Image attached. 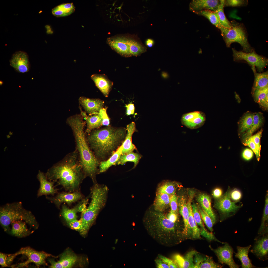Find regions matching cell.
Instances as JSON below:
<instances>
[{"instance_id":"f6af8a7d","label":"cell","mask_w":268,"mask_h":268,"mask_svg":"<svg viewBox=\"0 0 268 268\" xmlns=\"http://www.w3.org/2000/svg\"><path fill=\"white\" fill-rule=\"evenodd\" d=\"M202 219L209 230L213 231V226L214 224L209 216L201 208L200 205L197 204Z\"/></svg>"},{"instance_id":"6da1fadb","label":"cell","mask_w":268,"mask_h":268,"mask_svg":"<svg viewBox=\"0 0 268 268\" xmlns=\"http://www.w3.org/2000/svg\"><path fill=\"white\" fill-rule=\"evenodd\" d=\"M45 175L49 180L56 183L70 192L79 191L86 177L76 149L49 169Z\"/></svg>"},{"instance_id":"ab89813d","label":"cell","mask_w":268,"mask_h":268,"mask_svg":"<svg viewBox=\"0 0 268 268\" xmlns=\"http://www.w3.org/2000/svg\"><path fill=\"white\" fill-rule=\"evenodd\" d=\"M268 196L267 195L265 201V207L261 224L258 232V234L263 235L267 232L268 230Z\"/></svg>"},{"instance_id":"ac0fdd59","label":"cell","mask_w":268,"mask_h":268,"mask_svg":"<svg viewBox=\"0 0 268 268\" xmlns=\"http://www.w3.org/2000/svg\"><path fill=\"white\" fill-rule=\"evenodd\" d=\"M78 260L77 256L70 252L66 251L61 256L60 260L57 262L52 259L49 261L51 264V268H69L73 266Z\"/></svg>"},{"instance_id":"03108f58","label":"cell","mask_w":268,"mask_h":268,"mask_svg":"<svg viewBox=\"0 0 268 268\" xmlns=\"http://www.w3.org/2000/svg\"><path fill=\"white\" fill-rule=\"evenodd\" d=\"M3 82L2 81H0V86L2 85L3 84Z\"/></svg>"},{"instance_id":"74e56055","label":"cell","mask_w":268,"mask_h":268,"mask_svg":"<svg viewBox=\"0 0 268 268\" xmlns=\"http://www.w3.org/2000/svg\"><path fill=\"white\" fill-rule=\"evenodd\" d=\"M253 122V114L246 113L241 118L239 122L240 134L245 133L250 128Z\"/></svg>"},{"instance_id":"9a60e30c","label":"cell","mask_w":268,"mask_h":268,"mask_svg":"<svg viewBox=\"0 0 268 268\" xmlns=\"http://www.w3.org/2000/svg\"><path fill=\"white\" fill-rule=\"evenodd\" d=\"M129 38L123 36L109 38L107 42L110 46L118 53L125 57L131 56Z\"/></svg>"},{"instance_id":"91938a15","label":"cell","mask_w":268,"mask_h":268,"mask_svg":"<svg viewBox=\"0 0 268 268\" xmlns=\"http://www.w3.org/2000/svg\"><path fill=\"white\" fill-rule=\"evenodd\" d=\"M167 215L169 219L174 223H176L178 219V214L171 211Z\"/></svg>"},{"instance_id":"30bf717a","label":"cell","mask_w":268,"mask_h":268,"mask_svg":"<svg viewBox=\"0 0 268 268\" xmlns=\"http://www.w3.org/2000/svg\"><path fill=\"white\" fill-rule=\"evenodd\" d=\"M231 191L230 187L226 193L220 198L217 199L215 203V206L225 218L234 215L241 206L235 204L236 202L232 201L230 197Z\"/></svg>"},{"instance_id":"ba28073f","label":"cell","mask_w":268,"mask_h":268,"mask_svg":"<svg viewBox=\"0 0 268 268\" xmlns=\"http://www.w3.org/2000/svg\"><path fill=\"white\" fill-rule=\"evenodd\" d=\"M232 50L234 61L244 60L251 66L252 68H256L260 72L268 65V59L257 54L254 50L251 52L246 53L237 51L234 48Z\"/></svg>"},{"instance_id":"be15d7a7","label":"cell","mask_w":268,"mask_h":268,"mask_svg":"<svg viewBox=\"0 0 268 268\" xmlns=\"http://www.w3.org/2000/svg\"><path fill=\"white\" fill-rule=\"evenodd\" d=\"M16 256L14 254H7L6 258V263L8 266L11 264Z\"/></svg>"},{"instance_id":"7a4b0ae2","label":"cell","mask_w":268,"mask_h":268,"mask_svg":"<svg viewBox=\"0 0 268 268\" xmlns=\"http://www.w3.org/2000/svg\"><path fill=\"white\" fill-rule=\"evenodd\" d=\"M127 133L125 128L108 126L92 131L88 134L87 139L95 157L99 160L103 161L110 157L122 145Z\"/></svg>"},{"instance_id":"c3c4849f","label":"cell","mask_w":268,"mask_h":268,"mask_svg":"<svg viewBox=\"0 0 268 268\" xmlns=\"http://www.w3.org/2000/svg\"><path fill=\"white\" fill-rule=\"evenodd\" d=\"M247 0H225V6L236 7L243 6L247 3Z\"/></svg>"},{"instance_id":"4316f807","label":"cell","mask_w":268,"mask_h":268,"mask_svg":"<svg viewBox=\"0 0 268 268\" xmlns=\"http://www.w3.org/2000/svg\"><path fill=\"white\" fill-rule=\"evenodd\" d=\"M26 223L21 220L12 222V228L8 233L13 236L20 238L29 235L31 232L27 228Z\"/></svg>"},{"instance_id":"8fae6325","label":"cell","mask_w":268,"mask_h":268,"mask_svg":"<svg viewBox=\"0 0 268 268\" xmlns=\"http://www.w3.org/2000/svg\"><path fill=\"white\" fill-rule=\"evenodd\" d=\"M206 120L205 114L200 111H195L183 114L182 116V124L188 128L196 129L202 127Z\"/></svg>"},{"instance_id":"681fc988","label":"cell","mask_w":268,"mask_h":268,"mask_svg":"<svg viewBox=\"0 0 268 268\" xmlns=\"http://www.w3.org/2000/svg\"><path fill=\"white\" fill-rule=\"evenodd\" d=\"M178 197L175 194L170 196L169 206L171 208L170 211L178 214Z\"/></svg>"},{"instance_id":"680465c9","label":"cell","mask_w":268,"mask_h":268,"mask_svg":"<svg viewBox=\"0 0 268 268\" xmlns=\"http://www.w3.org/2000/svg\"><path fill=\"white\" fill-rule=\"evenodd\" d=\"M126 114L127 115L133 114L135 111V107L134 104L130 103L126 105Z\"/></svg>"},{"instance_id":"bcb514c9","label":"cell","mask_w":268,"mask_h":268,"mask_svg":"<svg viewBox=\"0 0 268 268\" xmlns=\"http://www.w3.org/2000/svg\"><path fill=\"white\" fill-rule=\"evenodd\" d=\"M243 143L244 145L249 147L253 151L256 155L257 160L259 161L260 157V150L256 145L251 137L243 141Z\"/></svg>"},{"instance_id":"9f6ffc18","label":"cell","mask_w":268,"mask_h":268,"mask_svg":"<svg viewBox=\"0 0 268 268\" xmlns=\"http://www.w3.org/2000/svg\"><path fill=\"white\" fill-rule=\"evenodd\" d=\"M253 153L251 149L247 148L245 149L242 153V156L244 159L246 160H249L253 157Z\"/></svg>"},{"instance_id":"e7e4bbea","label":"cell","mask_w":268,"mask_h":268,"mask_svg":"<svg viewBox=\"0 0 268 268\" xmlns=\"http://www.w3.org/2000/svg\"><path fill=\"white\" fill-rule=\"evenodd\" d=\"M146 43V45L148 47H151L153 45L154 42L152 39H149L147 40Z\"/></svg>"},{"instance_id":"277c9868","label":"cell","mask_w":268,"mask_h":268,"mask_svg":"<svg viewBox=\"0 0 268 268\" xmlns=\"http://www.w3.org/2000/svg\"><path fill=\"white\" fill-rule=\"evenodd\" d=\"M143 223L149 234L163 245H169L171 240L177 235L176 222L171 221L162 212L148 211L143 218Z\"/></svg>"},{"instance_id":"52a82bcc","label":"cell","mask_w":268,"mask_h":268,"mask_svg":"<svg viewBox=\"0 0 268 268\" xmlns=\"http://www.w3.org/2000/svg\"><path fill=\"white\" fill-rule=\"evenodd\" d=\"M231 23V28L221 26L219 29L226 46L230 47L232 43L237 42L242 47L243 51L249 53L253 51L248 42L247 32L243 25L234 20Z\"/></svg>"},{"instance_id":"f35d334b","label":"cell","mask_w":268,"mask_h":268,"mask_svg":"<svg viewBox=\"0 0 268 268\" xmlns=\"http://www.w3.org/2000/svg\"><path fill=\"white\" fill-rule=\"evenodd\" d=\"M196 14L204 16L207 18L216 27L220 29L222 26L220 24L218 14L215 11L209 10H203Z\"/></svg>"},{"instance_id":"5b68a950","label":"cell","mask_w":268,"mask_h":268,"mask_svg":"<svg viewBox=\"0 0 268 268\" xmlns=\"http://www.w3.org/2000/svg\"><path fill=\"white\" fill-rule=\"evenodd\" d=\"M93 183L90 189V203L85 211L81 213L80 218L82 228L80 233L83 235L87 233L99 214L105 207L107 199L108 192L107 187L97 182Z\"/></svg>"},{"instance_id":"60d3db41","label":"cell","mask_w":268,"mask_h":268,"mask_svg":"<svg viewBox=\"0 0 268 268\" xmlns=\"http://www.w3.org/2000/svg\"><path fill=\"white\" fill-rule=\"evenodd\" d=\"M225 0H221L220 3L217 9L215 11L218 14L220 25L223 27L228 28L231 27V23L226 18L225 14L224 8L225 7Z\"/></svg>"},{"instance_id":"f546056e","label":"cell","mask_w":268,"mask_h":268,"mask_svg":"<svg viewBox=\"0 0 268 268\" xmlns=\"http://www.w3.org/2000/svg\"><path fill=\"white\" fill-rule=\"evenodd\" d=\"M170 196L166 193L156 192L153 203L155 210L162 212L167 209L169 206Z\"/></svg>"},{"instance_id":"11a10c76","label":"cell","mask_w":268,"mask_h":268,"mask_svg":"<svg viewBox=\"0 0 268 268\" xmlns=\"http://www.w3.org/2000/svg\"><path fill=\"white\" fill-rule=\"evenodd\" d=\"M262 132V130H261L255 134L251 136L256 145L260 150L261 146L260 145V141Z\"/></svg>"},{"instance_id":"9c48e42d","label":"cell","mask_w":268,"mask_h":268,"mask_svg":"<svg viewBox=\"0 0 268 268\" xmlns=\"http://www.w3.org/2000/svg\"><path fill=\"white\" fill-rule=\"evenodd\" d=\"M14 254L16 256L21 254L24 255L28 258L26 261L19 264L15 266L16 268L26 266L31 263H34L37 267L41 265H46L45 259L48 257L53 256L43 251H36L29 247L22 248Z\"/></svg>"},{"instance_id":"7dc6e473","label":"cell","mask_w":268,"mask_h":268,"mask_svg":"<svg viewBox=\"0 0 268 268\" xmlns=\"http://www.w3.org/2000/svg\"><path fill=\"white\" fill-rule=\"evenodd\" d=\"M89 195L86 198L84 197L74 206L77 212L82 213L85 211L87 207V205L89 203Z\"/></svg>"},{"instance_id":"4dcf8cb0","label":"cell","mask_w":268,"mask_h":268,"mask_svg":"<svg viewBox=\"0 0 268 268\" xmlns=\"http://www.w3.org/2000/svg\"><path fill=\"white\" fill-rule=\"evenodd\" d=\"M254 74L255 79L253 92L256 90H261L268 87V73H257L256 68H252Z\"/></svg>"},{"instance_id":"d6986e66","label":"cell","mask_w":268,"mask_h":268,"mask_svg":"<svg viewBox=\"0 0 268 268\" xmlns=\"http://www.w3.org/2000/svg\"><path fill=\"white\" fill-rule=\"evenodd\" d=\"M178 206L180 213L182 216L184 222L183 234L186 236L192 235V231L188 222L189 212L186 197L183 195L178 197Z\"/></svg>"},{"instance_id":"6f0895ef","label":"cell","mask_w":268,"mask_h":268,"mask_svg":"<svg viewBox=\"0 0 268 268\" xmlns=\"http://www.w3.org/2000/svg\"><path fill=\"white\" fill-rule=\"evenodd\" d=\"M223 191L222 189L219 188H216L212 191V195L213 197L216 199L220 198L222 196Z\"/></svg>"},{"instance_id":"816d5d0a","label":"cell","mask_w":268,"mask_h":268,"mask_svg":"<svg viewBox=\"0 0 268 268\" xmlns=\"http://www.w3.org/2000/svg\"><path fill=\"white\" fill-rule=\"evenodd\" d=\"M72 229L80 232L82 228V221L81 218L79 220H74L67 223Z\"/></svg>"},{"instance_id":"94428289","label":"cell","mask_w":268,"mask_h":268,"mask_svg":"<svg viewBox=\"0 0 268 268\" xmlns=\"http://www.w3.org/2000/svg\"><path fill=\"white\" fill-rule=\"evenodd\" d=\"M7 255V254L0 253V264L2 267L9 266L6 263V258Z\"/></svg>"},{"instance_id":"b9f144b4","label":"cell","mask_w":268,"mask_h":268,"mask_svg":"<svg viewBox=\"0 0 268 268\" xmlns=\"http://www.w3.org/2000/svg\"><path fill=\"white\" fill-rule=\"evenodd\" d=\"M77 212L74 207L70 209L65 204L62 205L61 215L67 223L77 219Z\"/></svg>"},{"instance_id":"2e32d148","label":"cell","mask_w":268,"mask_h":268,"mask_svg":"<svg viewBox=\"0 0 268 268\" xmlns=\"http://www.w3.org/2000/svg\"><path fill=\"white\" fill-rule=\"evenodd\" d=\"M220 1L218 0H192L189 4V9L196 14L205 10L215 11Z\"/></svg>"},{"instance_id":"5bb4252c","label":"cell","mask_w":268,"mask_h":268,"mask_svg":"<svg viewBox=\"0 0 268 268\" xmlns=\"http://www.w3.org/2000/svg\"><path fill=\"white\" fill-rule=\"evenodd\" d=\"M10 65L19 73L28 72L30 64L28 55L24 52L19 51L15 52L10 60Z\"/></svg>"},{"instance_id":"3957f363","label":"cell","mask_w":268,"mask_h":268,"mask_svg":"<svg viewBox=\"0 0 268 268\" xmlns=\"http://www.w3.org/2000/svg\"><path fill=\"white\" fill-rule=\"evenodd\" d=\"M67 122L72 130L80 163L86 177H89L93 183L97 182L96 175L99 173L100 163L91 149L84 131V123L79 116L71 117Z\"/></svg>"},{"instance_id":"cb8c5ba5","label":"cell","mask_w":268,"mask_h":268,"mask_svg":"<svg viewBox=\"0 0 268 268\" xmlns=\"http://www.w3.org/2000/svg\"><path fill=\"white\" fill-rule=\"evenodd\" d=\"M194 194V192H191L189 193L187 201V205L189 212L188 222L192 231V237L197 239L201 238V229L198 227L193 216L191 203Z\"/></svg>"},{"instance_id":"1f68e13d","label":"cell","mask_w":268,"mask_h":268,"mask_svg":"<svg viewBox=\"0 0 268 268\" xmlns=\"http://www.w3.org/2000/svg\"><path fill=\"white\" fill-rule=\"evenodd\" d=\"M264 121L263 116L261 113L253 114V122L250 128L243 134L242 137L243 141L248 139L262 125Z\"/></svg>"},{"instance_id":"e0dca14e","label":"cell","mask_w":268,"mask_h":268,"mask_svg":"<svg viewBox=\"0 0 268 268\" xmlns=\"http://www.w3.org/2000/svg\"><path fill=\"white\" fill-rule=\"evenodd\" d=\"M37 178L39 182L40 187L37 194L38 197L42 195H51L54 196L58 193V189L55 188L54 183L47 178L45 174L39 171Z\"/></svg>"},{"instance_id":"83f0119b","label":"cell","mask_w":268,"mask_h":268,"mask_svg":"<svg viewBox=\"0 0 268 268\" xmlns=\"http://www.w3.org/2000/svg\"><path fill=\"white\" fill-rule=\"evenodd\" d=\"M251 246L250 245L245 247L237 246V253L235 256L238 259L241 263L242 268H252L256 267L252 263L251 260L248 256V253Z\"/></svg>"},{"instance_id":"d6a6232c","label":"cell","mask_w":268,"mask_h":268,"mask_svg":"<svg viewBox=\"0 0 268 268\" xmlns=\"http://www.w3.org/2000/svg\"><path fill=\"white\" fill-rule=\"evenodd\" d=\"M75 7L72 3H65L59 5L53 8L52 13L57 17L67 16L75 11Z\"/></svg>"},{"instance_id":"7c38bea8","label":"cell","mask_w":268,"mask_h":268,"mask_svg":"<svg viewBox=\"0 0 268 268\" xmlns=\"http://www.w3.org/2000/svg\"><path fill=\"white\" fill-rule=\"evenodd\" d=\"M211 249L214 252L222 264H226L230 268H238L239 266L235 263L233 257V250L232 248L228 243L216 249Z\"/></svg>"},{"instance_id":"6125c7cd","label":"cell","mask_w":268,"mask_h":268,"mask_svg":"<svg viewBox=\"0 0 268 268\" xmlns=\"http://www.w3.org/2000/svg\"><path fill=\"white\" fill-rule=\"evenodd\" d=\"M155 261L157 265V268H168L169 267L168 265L164 263L160 259H156Z\"/></svg>"},{"instance_id":"d4e9b609","label":"cell","mask_w":268,"mask_h":268,"mask_svg":"<svg viewBox=\"0 0 268 268\" xmlns=\"http://www.w3.org/2000/svg\"><path fill=\"white\" fill-rule=\"evenodd\" d=\"M197 200L202 209L210 217L214 224L216 216L211 207L210 197L206 194L201 193L197 196Z\"/></svg>"},{"instance_id":"db71d44e","label":"cell","mask_w":268,"mask_h":268,"mask_svg":"<svg viewBox=\"0 0 268 268\" xmlns=\"http://www.w3.org/2000/svg\"><path fill=\"white\" fill-rule=\"evenodd\" d=\"M158 257L159 259L168 265L169 268H179L178 265L173 260L160 254L158 255Z\"/></svg>"},{"instance_id":"4fadbf2b","label":"cell","mask_w":268,"mask_h":268,"mask_svg":"<svg viewBox=\"0 0 268 268\" xmlns=\"http://www.w3.org/2000/svg\"><path fill=\"white\" fill-rule=\"evenodd\" d=\"M47 198L59 208L62 203H66L68 205L84 198V196L79 191L73 192H63L54 197H47Z\"/></svg>"},{"instance_id":"8d00e7d4","label":"cell","mask_w":268,"mask_h":268,"mask_svg":"<svg viewBox=\"0 0 268 268\" xmlns=\"http://www.w3.org/2000/svg\"><path fill=\"white\" fill-rule=\"evenodd\" d=\"M178 185V183L175 181H165L159 185L156 192L165 193L171 196L175 194Z\"/></svg>"},{"instance_id":"ee69618b","label":"cell","mask_w":268,"mask_h":268,"mask_svg":"<svg viewBox=\"0 0 268 268\" xmlns=\"http://www.w3.org/2000/svg\"><path fill=\"white\" fill-rule=\"evenodd\" d=\"M193 216L197 224L201 228V230L207 231L205 228L197 204L193 202L191 204Z\"/></svg>"},{"instance_id":"8992f818","label":"cell","mask_w":268,"mask_h":268,"mask_svg":"<svg viewBox=\"0 0 268 268\" xmlns=\"http://www.w3.org/2000/svg\"><path fill=\"white\" fill-rule=\"evenodd\" d=\"M19 220L24 221L35 229L39 226L34 215L24 208L21 202L8 203L0 207V222L5 232L8 233L11 223Z\"/></svg>"},{"instance_id":"e575fe53","label":"cell","mask_w":268,"mask_h":268,"mask_svg":"<svg viewBox=\"0 0 268 268\" xmlns=\"http://www.w3.org/2000/svg\"><path fill=\"white\" fill-rule=\"evenodd\" d=\"M268 87L265 89L256 90L253 91V94L255 102L261 106L268 109Z\"/></svg>"},{"instance_id":"7bdbcfd3","label":"cell","mask_w":268,"mask_h":268,"mask_svg":"<svg viewBox=\"0 0 268 268\" xmlns=\"http://www.w3.org/2000/svg\"><path fill=\"white\" fill-rule=\"evenodd\" d=\"M128 42L131 56H137L145 51V48L136 41L129 38Z\"/></svg>"},{"instance_id":"603a6c76","label":"cell","mask_w":268,"mask_h":268,"mask_svg":"<svg viewBox=\"0 0 268 268\" xmlns=\"http://www.w3.org/2000/svg\"><path fill=\"white\" fill-rule=\"evenodd\" d=\"M127 134L122 145L123 150L122 154L133 152L137 149L132 142V138L134 133L136 131L135 123L132 122L128 125L126 127Z\"/></svg>"},{"instance_id":"ffe728a7","label":"cell","mask_w":268,"mask_h":268,"mask_svg":"<svg viewBox=\"0 0 268 268\" xmlns=\"http://www.w3.org/2000/svg\"><path fill=\"white\" fill-rule=\"evenodd\" d=\"M79 102L85 110L90 114L98 113L100 110L103 108L104 101L97 99H90L84 97L79 99Z\"/></svg>"},{"instance_id":"44dd1931","label":"cell","mask_w":268,"mask_h":268,"mask_svg":"<svg viewBox=\"0 0 268 268\" xmlns=\"http://www.w3.org/2000/svg\"><path fill=\"white\" fill-rule=\"evenodd\" d=\"M251 252L259 259H267L268 254V235H264L257 239Z\"/></svg>"},{"instance_id":"f5cc1de1","label":"cell","mask_w":268,"mask_h":268,"mask_svg":"<svg viewBox=\"0 0 268 268\" xmlns=\"http://www.w3.org/2000/svg\"><path fill=\"white\" fill-rule=\"evenodd\" d=\"M230 197L231 200L234 202H237L239 201L242 197L241 192L239 190L234 189L231 191Z\"/></svg>"},{"instance_id":"f907efd6","label":"cell","mask_w":268,"mask_h":268,"mask_svg":"<svg viewBox=\"0 0 268 268\" xmlns=\"http://www.w3.org/2000/svg\"><path fill=\"white\" fill-rule=\"evenodd\" d=\"M106 110L107 108H103L100 110L98 114L102 119V125L108 126L110 124V119L107 115Z\"/></svg>"},{"instance_id":"836d02e7","label":"cell","mask_w":268,"mask_h":268,"mask_svg":"<svg viewBox=\"0 0 268 268\" xmlns=\"http://www.w3.org/2000/svg\"><path fill=\"white\" fill-rule=\"evenodd\" d=\"M142 157L139 154L131 152L127 153L122 154L117 162L116 164L123 165L127 162H132L134 163L133 168H135L138 164Z\"/></svg>"},{"instance_id":"484cf974","label":"cell","mask_w":268,"mask_h":268,"mask_svg":"<svg viewBox=\"0 0 268 268\" xmlns=\"http://www.w3.org/2000/svg\"><path fill=\"white\" fill-rule=\"evenodd\" d=\"M194 268H221L220 265L215 263L211 257L204 256L198 253L194 258Z\"/></svg>"},{"instance_id":"f1b7e54d","label":"cell","mask_w":268,"mask_h":268,"mask_svg":"<svg viewBox=\"0 0 268 268\" xmlns=\"http://www.w3.org/2000/svg\"><path fill=\"white\" fill-rule=\"evenodd\" d=\"M123 150V145L122 144L108 159L101 162L99 166V173L105 171L112 166L116 165L117 162L122 154Z\"/></svg>"},{"instance_id":"d590c367","label":"cell","mask_w":268,"mask_h":268,"mask_svg":"<svg viewBox=\"0 0 268 268\" xmlns=\"http://www.w3.org/2000/svg\"><path fill=\"white\" fill-rule=\"evenodd\" d=\"M87 124L86 131L89 134L93 130L100 127L102 125V120L98 114L90 116L84 117Z\"/></svg>"},{"instance_id":"7402d4cb","label":"cell","mask_w":268,"mask_h":268,"mask_svg":"<svg viewBox=\"0 0 268 268\" xmlns=\"http://www.w3.org/2000/svg\"><path fill=\"white\" fill-rule=\"evenodd\" d=\"M91 78L104 96L107 97L113 86V82L104 74H94L91 75Z\"/></svg>"}]
</instances>
